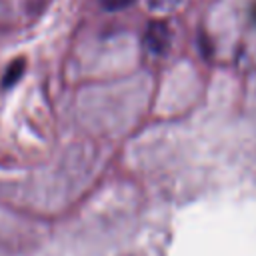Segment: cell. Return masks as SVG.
Masks as SVG:
<instances>
[{
  "mask_svg": "<svg viewBox=\"0 0 256 256\" xmlns=\"http://www.w3.org/2000/svg\"><path fill=\"white\" fill-rule=\"evenodd\" d=\"M172 32L164 20H150L144 30V48L152 56H164L170 50Z\"/></svg>",
  "mask_w": 256,
  "mask_h": 256,
  "instance_id": "obj_1",
  "label": "cell"
},
{
  "mask_svg": "<svg viewBox=\"0 0 256 256\" xmlns=\"http://www.w3.org/2000/svg\"><path fill=\"white\" fill-rule=\"evenodd\" d=\"M24 68H26L24 60H14L12 64H8V68H6L4 76H2V86H4V88L14 86V84L20 80V76L24 74Z\"/></svg>",
  "mask_w": 256,
  "mask_h": 256,
  "instance_id": "obj_2",
  "label": "cell"
},
{
  "mask_svg": "<svg viewBox=\"0 0 256 256\" xmlns=\"http://www.w3.org/2000/svg\"><path fill=\"white\" fill-rule=\"evenodd\" d=\"M132 2H134V0H100L102 8H106V10H110V12H114V10H122V8H128Z\"/></svg>",
  "mask_w": 256,
  "mask_h": 256,
  "instance_id": "obj_3",
  "label": "cell"
},
{
  "mask_svg": "<svg viewBox=\"0 0 256 256\" xmlns=\"http://www.w3.org/2000/svg\"><path fill=\"white\" fill-rule=\"evenodd\" d=\"M252 20H254V22H256V4H254V6H252Z\"/></svg>",
  "mask_w": 256,
  "mask_h": 256,
  "instance_id": "obj_4",
  "label": "cell"
}]
</instances>
